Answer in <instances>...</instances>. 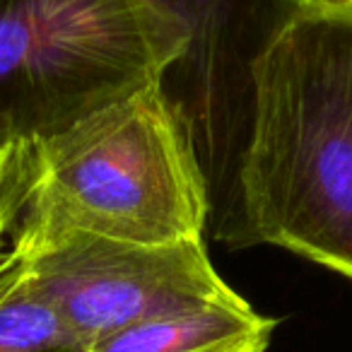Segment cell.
<instances>
[{
	"label": "cell",
	"mask_w": 352,
	"mask_h": 352,
	"mask_svg": "<svg viewBox=\"0 0 352 352\" xmlns=\"http://www.w3.org/2000/svg\"><path fill=\"white\" fill-rule=\"evenodd\" d=\"M278 326L241 297L133 323L89 352H265Z\"/></svg>",
	"instance_id": "8992f818"
},
{
	"label": "cell",
	"mask_w": 352,
	"mask_h": 352,
	"mask_svg": "<svg viewBox=\"0 0 352 352\" xmlns=\"http://www.w3.org/2000/svg\"><path fill=\"white\" fill-rule=\"evenodd\" d=\"M0 352H89L39 280L30 254L12 239L0 254Z\"/></svg>",
	"instance_id": "52a82bcc"
},
{
	"label": "cell",
	"mask_w": 352,
	"mask_h": 352,
	"mask_svg": "<svg viewBox=\"0 0 352 352\" xmlns=\"http://www.w3.org/2000/svg\"><path fill=\"white\" fill-rule=\"evenodd\" d=\"M25 193V142L0 126V254L10 244Z\"/></svg>",
	"instance_id": "ba28073f"
},
{
	"label": "cell",
	"mask_w": 352,
	"mask_h": 352,
	"mask_svg": "<svg viewBox=\"0 0 352 352\" xmlns=\"http://www.w3.org/2000/svg\"><path fill=\"white\" fill-rule=\"evenodd\" d=\"M182 56L142 0H0V126L20 142L49 138Z\"/></svg>",
	"instance_id": "3957f363"
},
{
	"label": "cell",
	"mask_w": 352,
	"mask_h": 352,
	"mask_svg": "<svg viewBox=\"0 0 352 352\" xmlns=\"http://www.w3.org/2000/svg\"><path fill=\"white\" fill-rule=\"evenodd\" d=\"M68 323L89 347L147 318L232 302L239 294L217 275L203 239L166 244L58 232H12Z\"/></svg>",
	"instance_id": "5b68a950"
},
{
	"label": "cell",
	"mask_w": 352,
	"mask_h": 352,
	"mask_svg": "<svg viewBox=\"0 0 352 352\" xmlns=\"http://www.w3.org/2000/svg\"><path fill=\"white\" fill-rule=\"evenodd\" d=\"M208 220L206 176L160 80L25 142L17 234L166 244L203 239Z\"/></svg>",
	"instance_id": "7a4b0ae2"
},
{
	"label": "cell",
	"mask_w": 352,
	"mask_h": 352,
	"mask_svg": "<svg viewBox=\"0 0 352 352\" xmlns=\"http://www.w3.org/2000/svg\"><path fill=\"white\" fill-rule=\"evenodd\" d=\"M182 41V60L160 80L203 169L208 232L249 249L239 171L251 128L254 68L304 0H142Z\"/></svg>",
	"instance_id": "277c9868"
},
{
	"label": "cell",
	"mask_w": 352,
	"mask_h": 352,
	"mask_svg": "<svg viewBox=\"0 0 352 352\" xmlns=\"http://www.w3.org/2000/svg\"><path fill=\"white\" fill-rule=\"evenodd\" d=\"M336 3H342V6H350L352 8V0H336Z\"/></svg>",
	"instance_id": "9c48e42d"
},
{
	"label": "cell",
	"mask_w": 352,
	"mask_h": 352,
	"mask_svg": "<svg viewBox=\"0 0 352 352\" xmlns=\"http://www.w3.org/2000/svg\"><path fill=\"white\" fill-rule=\"evenodd\" d=\"M249 246L352 280V8L304 0L254 68L239 171Z\"/></svg>",
	"instance_id": "6da1fadb"
}]
</instances>
